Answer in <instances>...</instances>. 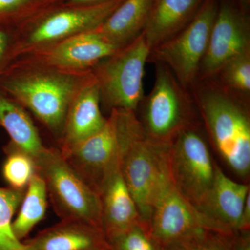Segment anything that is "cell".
<instances>
[{
    "label": "cell",
    "mask_w": 250,
    "mask_h": 250,
    "mask_svg": "<svg viewBox=\"0 0 250 250\" xmlns=\"http://www.w3.org/2000/svg\"><path fill=\"white\" fill-rule=\"evenodd\" d=\"M194 97L219 154L237 174L250 170V121L244 100L211 80L194 85Z\"/></svg>",
    "instance_id": "1"
},
{
    "label": "cell",
    "mask_w": 250,
    "mask_h": 250,
    "mask_svg": "<svg viewBox=\"0 0 250 250\" xmlns=\"http://www.w3.org/2000/svg\"><path fill=\"white\" fill-rule=\"evenodd\" d=\"M48 67L5 72L0 77V93L29 108L52 132L60 134L74 97L91 72L77 76Z\"/></svg>",
    "instance_id": "2"
},
{
    "label": "cell",
    "mask_w": 250,
    "mask_h": 250,
    "mask_svg": "<svg viewBox=\"0 0 250 250\" xmlns=\"http://www.w3.org/2000/svg\"><path fill=\"white\" fill-rule=\"evenodd\" d=\"M170 143L149 139L139 121L129 130L122 147V173L136 204L141 223L146 226L156 200L170 177Z\"/></svg>",
    "instance_id": "3"
},
{
    "label": "cell",
    "mask_w": 250,
    "mask_h": 250,
    "mask_svg": "<svg viewBox=\"0 0 250 250\" xmlns=\"http://www.w3.org/2000/svg\"><path fill=\"white\" fill-rule=\"evenodd\" d=\"M36 173L45 182L47 195L62 220L103 228L98 192L72 168L60 150L45 147L34 159Z\"/></svg>",
    "instance_id": "4"
},
{
    "label": "cell",
    "mask_w": 250,
    "mask_h": 250,
    "mask_svg": "<svg viewBox=\"0 0 250 250\" xmlns=\"http://www.w3.org/2000/svg\"><path fill=\"white\" fill-rule=\"evenodd\" d=\"M150 52L142 33L95 65L93 72L106 106L136 112L145 97L143 78Z\"/></svg>",
    "instance_id": "5"
},
{
    "label": "cell",
    "mask_w": 250,
    "mask_h": 250,
    "mask_svg": "<svg viewBox=\"0 0 250 250\" xmlns=\"http://www.w3.org/2000/svg\"><path fill=\"white\" fill-rule=\"evenodd\" d=\"M168 158L174 187L202 215L213 187L216 164L195 125L181 131L171 141Z\"/></svg>",
    "instance_id": "6"
},
{
    "label": "cell",
    "mask_w": 250,
    "mask_h": 250,
    "mask_svg": "<svg viewBox=\"0 0 250 250\" xmlns=\"http://www.w3.org/2000/svg\"><path fill=\"white\" fill-rule=\"evenodd\" d=\"M136 118L134 111L113 108L98 132L60 150L72 168L97 192L104 177L121 160L123 142Z\"/></svg>",
    "instance_id": "7"
},
{
    "label": "cell",
    "mask_w": 250,
    "mask_h": 250,
    "mask_svg": "<svg viewBox=\"0 0 250 250\" xmlns=\"http://www.w3.org/2000/svg\"><path fill=\"white\" fill-rule=\"evenodd\" d=\"M218 8L217 0H204L187 27L151 49L148 61L166 65L184 88H193L198 82L200 65L208 46Z\"/></svg>",
    "instance_id": "8"
},
{
    "label": "cell",
    "mask_w": 250,
    "mask_h": 250,
    "mask_svg": "<svg viewBox=\"0 0 250 250\" xmlns=\"http://www.w3.org/2000/svg\"><path fill=\"white\" fill-rule=\"evenodd\" d=\"M155 64V82L150 93L143 98L141 123L149 139L170 143L181 131L195 125L193 104L188 89L173 73L166 65Z\"/></svg>",
    "instance_id": "9"
},
{
    "label": "cell",
    "mask_w": 250,
    "mask_h": 250,
    "mask_svg": "<svg viewBox=\"0 0 250 250\" xmlns=\"http://www.w3.org/2000/svg\"><path fill=\"white\" fill-rule=\"evenodd\" d=\"M147 227L152 238L167 245L202 236L213 228L181 195L170 177L156 200Z\"/></svg>",
    "instance_id": "10"
},
{
    "label": "cell",
    "mask_w": 250,
    "mask_h": 250,
    "mask_svg": "<svg viewBox=\"0 0 250 250\" xmlns=\"http://www.w3.org/2000/svg\"><path fill=\"white\" fill-rule=\"evenodd\" d=\"M250 52V26L242 11L229 1L219 3L198 82L211 80L231 59Z\"/></svg>",
    "instance_id": "11"
},
{
    "label": "cell",
    "mask_w": 250,
    "mask_h": 250,
    "mask_svg": "<svg viewBox=\"0 0 250 250\" xmlns=\"http://www.w3.org/2000/svg\"><path fill=\"white\" fill-rule=\"evenodd\" d=\"M124 0H110L100 4L75 6L47 16L31 29L22 50L45 48L81 33L95 30L101 26Z\"/></svg>",
    "instance_id": "12"
},
{
    "label": "cell",
    "mask_w": 250,
    "mask_h": 250,
    "mask_svg": "<svg viewBox=\"0 0 250 250\" xmlns=\"http://www.w3.org/2000/svg\"><path fill=\"white\" fill-rule=\"evenodd\" d=\"M44 63L65 71L87 70L121 48L96 30L85 31L48 46Z\"/></svg>",
    "instance_id": "13"
},
{
    "label": "cell",
    "mask_w": 250,
    "mask_h": 250,
    "mask_svg": "<svg viewBox=\"0 0 250 250\" xmlns=\"http://www.w3.org/2000/svg\"><path fill=\"white\" fill-rule=\"evenodd\" d=\"M98 192L103 228L111 238L141 223L136 204L122 173L121 160L104 177Z\"/></svg>",
    "instance_id": "14"
},
{
    "label": "cell",
    "mask_w": 250,
    "mask_h": 250,
    "mask_svg": "<svg viewBox=\"0 0 250 250\" xmlns=\"http://www.w3.org/2000/svg\"><path fill=\"white\" fill-rule=\"evenodd\" d=\"M100 88L91 72L74 97L67 111L62 149H66L98 132L106 123L100 110Z\"/></svg>",
    "instance_id": "15"
},
{
    "label": "cell",
    "mask_w": 250,
    "mask_h": 250,
    "mask_svg": "<svg viewBox=\"0 0 250 250\" xmlns=\"http://www.w3.org/2000/svg\"><path fill=\"white\" fill-rule=\"evenodd\" d=\"M250 186L238 183L215 166L214 182L202 215L214 229L240 228Z\"/></svg>",
    "instance_id": "16"
},
{
    "label": "cell",
    "mask_w": 250,
    "mask_h": 250,
    "mask_svg": "<svg viewBox=\"0 0 250 250\" xmlns=\"http://www.w3.org/2000/svg\"><path fill=\"white\" fill-rule=\"evenodd\" d=\"M204 0H154L144 31L151 49L177 35L195 17Z\"/></svg>",
    "instance_id": "17"
},
{
    "label": "cell",
    "mask_w": 250,
    "mask_h": 250,
    "mask_svg": "<svg viewBox=\"0 0 250 250\" xmlns=\"http://www.w3.org/2000/svg\"><path fill=\"white\" fill-rule=\"evenodd\" d=\"M153 1L124 0L95 30L118 47L126 45L144 31Z\"/></svg>",
    "instance_id": "18"
},
{
    "label": "cell",
    "mask_w": 250,
    "mask_h": 250,
    "mask_svg": "<svg viewBox=\"0 0 250 250\" xmlns=\"http://www.w3.org/2000/svg\"><path fill=\"white\" fill-rule=\"evenodd\" d=\"M0 126L11 138V143L31 156L38 157L45 147L34 123L21 105L0 93Z\"/></svg>",
    "instance_id": "19"
},
{
    "label": "cell",
    "mask_w": 250,
    "mask_h": 250,
    "mask_svg": "<svg viewBox=\"0 0 250 250\" xmlns=\"http://www.w3.org/2000/svg\"><path fill=\"white\" fill-rule=\"evenodd\" d=\"M95 229L79 222L62 220L29 244L33 250H94L98 246Z\"/></svg>",
    "instance_id": "20"
},
{
    "label": "cell",
    "mask_w": 250,
    "mask_h": 250,
    "mask_svg": "<svg viewBox=\"0 0 250 250\" xmlns=\"http://www.w3.org/2000/svg\"><path fill=\"white\" fill-rule=\"evenodd\" d=\"M47 192L45 182L34 174L27 186L17 218L12 223L16 236L22 239L44 218L47 209Z\"/></svg>",
    "instance_id": "21"
},
{
    "label": "cell",
    "mask_w": 250,
    "mask_h": 250,
    "mask_svg": "<svg viewBox=\"0 0 250 250\" xmlns=\"http://www.w3.org/2000/svg\"><path fill=\"white\" fill-rule=\"evenodd\" d=\"M24 195V190L0 187V250H33L29 243H23L12 228L13 217Z\"/></svg>",
    "instance_id": "22"
},
{
    "label": "cell",
    "mask_w": 250,
    "mask_h": 250,
    "mask_svg": "<svg viewBox=\"0 0 250 250\" xmlns=\"http://www.w3.org/2000/svg\"><path fill=\"white\" fill-rule=\"evenodd\" d=\"M209 80L237 98L247 100L250 92V52L229 61Z\"/></svg>",
    "instance_id": "23"
},
{
    "label": "cell",
    "mask_w": 250,
    "mask_h": 250,
    "mask_svg": "<svg viewBox=\"0 0 250 250\" xmlns=\"http://www.w3.org/2000/svg\"><path fill=\"white\" fill-rule=\"evenodd\" d=\"M5 150L8 155L3 166L5 180L11 188L24 190L36 173L34 159L11 143Z\"/></svg>",
    "instance_id": "24"
},
{
    "label": "cell",
    "mask_w": 250,
    "mask_h": 250,
    "mask_svg": "<svg viewBox=\"0 0 250 250\" xmlns=\"http://www.w3.org/2000/svg\"><path fill=\"white\" fill-rule=\"evenodd\" d=\"M139 223L113 236L117 250H156L151 238Z\"/></svg>",
    "instance_id": "25"
},
{
    "label": "cell",
    "mask_w": 250,
    "mask_h": 250,
    "mask_svg": "<svg viewBox=\"0 0 250 250\" xmlns=\"http://www.w3.org/2000/svg\"><path fill=\"white\" fill-rule=\"evenodd\" d=\"M14 47L11 34L0 27V77L7 71L8 64L14 58Z\"/></svg>",
    "instance_id": "26"
},
{
    "label": "cell",
    "mask_w": 250,
    "mask_h": 250,
    "mask_svg": "<svg viewBox=\"0 0 250 250\" xmlns=\"http://www.w3.org/2000/svg\"><path fill=\"white\" fill-rule=\"evenodd\" d=\"M204 238L205 234L174 245L178 246V250H223L215 245L204 242Z\"/></svg>",
    "instance_id": "27"
},
{
    "label": "cell",
    "mask_w": 250,
    "mask_h": 250,
    "mask_svg": "<svg viewBox=\"0 0 250 250\" xmlns=\"http://www.w3.org/2000/svg\"><path fill=\"white\" fill-rule=\"evenodd\" d=\"M31 0H0V20L14 14Z\"/></svg>",
    "instance_id": "28"
},
{
    "label": "cell",
    "mask_w": 250,
    "mask_h": 250,
    "mask_svg": "<svg viewBox=\"0 0 250 250\" xmlns=\"http://www.w3.org/2000/svg\"><path fill=\"white\" fill-rule=\"evenodd\" d=\"M250 222V193L247 197L246 203L243 207L241 225L239 229H244L249 226Z\"/></svg>",
    "instance_id": "29"
},
{
    "label": "cell",
    "mask_w": 250,
    "mask_h": 250,
    "mask_svg": "<svg viewBox=\"0 0 250 250\" xmlns=\"http://www.w3.org/2000/svg\"><path fill=\"white\" fill-rule=\"evenodd\" d=\"M108 1L110 0H70V2L74 6H85V5L100 4Z\"/></svg>",
    "instance_id": "30"
},
{
    "label": "cell",
    "mask_w": 250,
    "mask_h": 250,
    "mask_svg": "<svg viewBox=\"0 0 250 250\" xmlns=\"http://www.w3.org/2000/svg\"><path fill=\"white\" fill-rule=\"evenodd\" d=\"M243 250H250V247L249 245L247 244L246 246L243 248Z\"/></svg>",
    "instance_id": "31"
},
{
    "label": "cell",
    "mask_w": 250,
    "mask_h": 250,
    "mask_svg": "<svg viewBox=\"0 0 250 250\" xmlns=\"http://www.w3.org/2000/svg\"><path fill=\"white\" fill-rule=\"evenodd\" d=\"M243 1H245V2L248 3V1H249V0H242Z\"/></svg>",
    "instance_id": "32"
}]
</instances>
